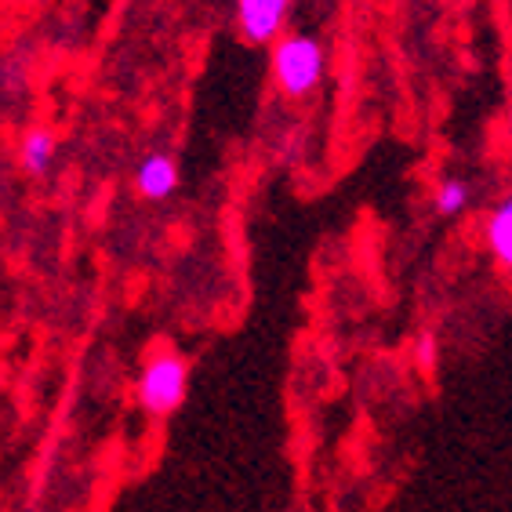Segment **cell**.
<instances>
[{"label": "cell", "mask_w": 512, "mask_h": 512, "mask_svg": "<svg viewBox=\"0 0 512 512\" xmlns=\"http://www.w3.org/2000/svg\"><path fill=\"white\" fill-rule=\"evenodd\" d=\"M189 393V364L178 353L175 342H153L149 345L142 371H138L135 400L149 418H171L182 411Z\"/></svg>", "instance_id": "1"}, {"label": "cell", "mask_w": 512, "mask_h": 512, "mask_svg": "<svg viewBox=\"0 0 512 512\" xmlns=\"http://www.w3.org/2000/svg\"><path fill=\"white\" fill-rule=\"evenodd\" d=\"M327 73V48L309 33H284L273 40V84L287 99H306Z\"/></svg>", "instance_id": "2"}, {"label": "cell", "mask_w": 512, "mask_h": 512, "mask_svg": "<svg viewBox=\"0 0 512 512\" xmlns=\"http://www.w3.org/2000/svg\"><path fill=\"white\" fill-rule=\"evenodd\" d=\"M291 0H237V26L251 44H273L284 37Z\"/></svg>", "instance_id": "3"}, {"label": "cell", "mask_w": 512, "mask_h": 512, "mask_svg": "<svg viewBox=\"0 0 512 512\" xmlns=\"http://www.w3.org/2000/svg\"><path fill=\"white\" fill-rule=\"evenodd\" d=\"M135 189L138 197L146 200H164L178 189V164L168 153H149L135 168Z\"/></svg>", "instance_id": "4"}, {"label": "cell", "mask_w": 512, "mask_h": 512, "mask_svg": "<svg viewBox=\"0 0 512 512\" xmlns=\"http://www.w3.org/2000/svg\"><path fill=\"white\" fill-rule=\"evenodd\" d=\"M55 153H59V138L48 128H30L19 142L22 171H30V175H37V178L55 164Z\"/></svg>", "instance_id": "5"}, {"label": "cell", "mask_w": 512, "mask_h": 512, "mask_svg": "<svg viewBox=\"0 0 512 512\" xmlns=\"http://www.w3.org/2000/svg\"><path fill=\"white\" fill-rule=\"evenodd\" d=\"M487 247H491L494 262L512 273V197H505L487 215Z\"/></svg>", "instance_id": "6"}, {"label": "cell", "mask_w": 512, "mask_h": 512, "mask_svg": "<svg viewBox=\"0 0 512 512\" xmlns=\"http://www.w3.org/2000/svg\"><path fill=\"white\" fill-rule=\"evenodd\" d=\"M469 204H473V186H469L465 178H440V186H436V193H433V207L440 215L444 218L462 215Z\"/></svg>", "instance_id": "7"}, {"label": "cell", "mask_w": 512, "mask_h": 512, "mask_svg": "<svg viewBox=\"0 0 512 512\" xmlns=\"http://www.w3.org/2000/svg\"><path fill=\"white\" fill-rule=\"evenodd\" d=\"M414 356H418V364H422L425 371H433V367H436V335L422 331V335H418V342H414Z\"/></svg>", "instance_id": "8"}]
</instances>
